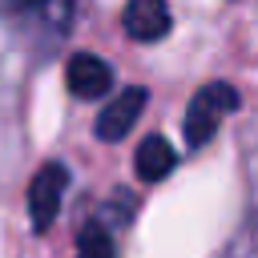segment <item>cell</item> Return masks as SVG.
Returning a JSON list of instances; mask_svg holds the SVG:
<instances>
[{
    "mask_svg": "<svg viewBox=\"0 0 258 258\" xmlns=\"http://www.w3.org/2000/svg\"><path fill=\"white\" fill-rule=\"evenodd\" d=\"M234 109H238V89H234V85H226V81L202 85V89L194 93L189 109H185V141H189L194 149L206 145V141L218 133L222 117L234 113Z\"/></svg>",
    "mask_w": 258,
    "mask_h": 258,
    "instance_id": "1",
    "label": "cell"
},
{
    "mask_svg": "<svg viewBox=\"0 0 258 258\" xmlns=\"http://www.w3.org/2000/svg\"><path fill=\"white\" fill-rule=\"evenodd\" d=\"M64 189H69V169L60 161H48L36 169L32 185H28V218H32V230L44 234L56 214H60V202H64Z\"/></svg>",
    "mask_w": 258,
    "mask_h": 258,
    "instance_id": "2",
    "label": "cell"
},
{
    "mask_svg": "<svg viewBox=\"0 0 258 258\" xmlns=\"http://www.w3.org/2000/svg\"><path fill=\"white\" fill-rule=\"evenodd\" d=\"M64 85L73 97L81 101H97L113 89V69L97 56V52H73L64 64Z\"/></svg>",
    "mask_w": 258,
    "mask_h": 258,
    "instance_id": "3",
    "label": "cell"
},
{
    "mask_svg": "<svg viewBox=\"0 0 258 258\" xmlns=\"http://www.w3.org/2000/svg\"><path fill=\"white\" fill-rule=\"evenodd\" d=\"M145 97H149V93H145L141 85L117 93V97L101 109V117H97V137H101V141H121V137L137 125V117H141V109H145Z\"/></svg>",
    "mask_w": 258,
    "mask_h": 258,
    "instance_id": "4",
    "label": "cell"
},
{
    "mask_svg": "<svg viewBox=\"0 0 258 258\" xmlns=\"http://www.w3.org/2000/svg\"><path fill=\"white\" fill-rule=\"evenodd\" d=\"M121 24H125V32L133 40L153 44V40H161L169 32L173 16H169V4L165 0H129L125 12H121Z\"/></svg>",
    "mask_w": 258,
    "mask_h": 258,
    "instance_id": "5",
    "label": "cell"
},
{
    "mask_svg": "<svg viewBox=\"0 0 258 258\" xmlns=\"http://www.w3.org/2000/svg\"><path fill=\"white\" fill-rule=\"evenodd\" d=\"M173 145L161 137V133H149L141 145H137V177L141 181H161V177H169V169H173Z\"/></svg>",
    "mask_w": 258,
    "mask_h": 258,
    "instance_id": "6",
    "label": "cell"
},
{
    "mask_svg": "<svg viewBox=\"0 0 258 258\" xmlns=\"http://www.w3.org/2000/svg\"><path fill=\"white\" fill-rule=\"evenodd\" d=\"M8 4H12L16 12L40 20V24L52 28V32H64L69 20H73V8H77V0H8Z\"/></svg>",
    "mask_w": 258,
    "mask_h": 258,
    "instance_id": "7",
    "label": "cell"
},
{
    "mask_svg": "<svg viewBox=\"0 0 258 258\" xmlns=\"http://www.w3.org/2000/svg\"><path fill=\"white\" fill-rule=\"evenodd\" d=\"M77 258H117V246H113L109 230L97 226V222H89L77 234Z\"/></svg>",
    "mask_w": 258,
    "mask_h": 258,
    "instance_id": "8",
    "label": "cell"
}]
</instances>
